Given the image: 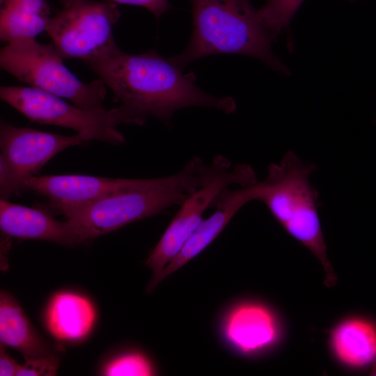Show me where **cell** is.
I'll list each match as a JSON object with an SVG mask.
<instances>
[{
	"instance_id": "obj_14",
	"label": "cell",
	"mask_w": 376,
	"mask_h": 376,
	"mask_svg": "<svg viewBox=\"0 0 376 376\" xmlns=\"http://www.w3.org/2000/svg\"><path fill=\"white\" fill-rule=\"evenodd\" d=\"M328 349L343 367L359 370L376 363V323L366 317H345L328 331Z\"/></svg>"
},
{
	"instance_id": "obj_6",
	"label": "cell",
	"mask_w": 376,
	"mask_h": 376,
	"mask_svg": "<svg viewBox=\"0 0 376 376\" xmlns=\"http://www.w3.org/2000/svg\"><path fill=\"white\" fill-rule=\"evenodd\" d=\"M0 97L31 122L72 129L84 141L119 145L125 140L117 129L121 123L127 124L120 106L111 109H81L32 86H1Z\"/></svg>"
},
{
	"instance_id": "obj_5",
	"label": "cell",
	"mask_w": 376,
	"mask_h": 376,
	"mask_svg": "<svg viewBox=\"0 0 376 376\" xmlns=\"http://www.w3.org/2000/svg\"><path fill=\"white\" fill-rule=\"evenodd\" d=\"M53 44L34 40L9 43L0 52V66L31 86L68 99L81 109L103 107L107 86L97 79L85 83L64 65Z\"/></svg>"
},
{
	"instance_id": "obj_2",
	"label": "cell",
	"mask_w": 376,
	"mask_h": 376,
	"mask_svg": "<svg viewBox=\"0 0 376 376\" xmlns=\"http://www.w3.org/2000/svg\"><path fill=\"white\" fill-rule=\"evenodd\" d=\"M228 166L227 159L221 155L216 156L210 164L195 157L174 175L152 178L143 187L56 212L65 217L82 243L171 207L180 206Z\"/></svg>"
},
{
	"instance_id": "obj_22",
	"label": "cell",
	"mask_w": 376,
	"mask_h": 376,
	"mask_svg": "<svg viewBox=\"0 0 376 376\" xmlns=\"http://www.w3.org/2000/svg\"><path fill=\"white\" fill-rule=\"evenodd\" d=\"M0 345V375H16L20 365L6 351V346Z\"/></svg>"
},
{
	"instance_id": "obj_3",
	"label": "cell",
	"mask_w": 376,
	"mask_h": 376,
	"mask_svg": "<svg viewBox=\"0 0 376 376\" xmlns=\"http://www.w3.org/2000/svg\"><path fill=\"white\" fill-rule=\"evenodd\" d=\"M192 34L189 45L173 57L183 68L203 57L239 54L256 57L274 69H285L271 49V33L250 0H189Z\"/></svg>"
},
{
	"instance_id": "obj_8",
	"label": "cell",
	"mask_w": 376,
	"mask_h": 376,
	"mask_svg": "<svg viewBox=\"0 0 376 376\" xmlns=\"http://www.w3.org/2000/svg\"><path fill=\"white\" fill-rule=\"evenodd\" d=\"M120 16L116 3L81 0L52 16L45 31L63 59L84 61L114 40Z\"/></svg>"
},
{
	"instance_id": "obj_12",
	"label": "cell",
	"mask_w": 376,
	"mask_h": 376,
	"mask_svg": "<svg viewBox=\"0 0 376 376\" xmlns=\"http://www.w3.org/2000/svg\"><path fill=\"white\" fill-rule=\"evenodd\" d=\"M257 182L240 187L237 189L227 188L218 196L212 205L215 207L214 213L203 220L178 255L164 269L156 281V286L200 254L215 240L242 207L257 200Z\"/></svg>"
},
{
	"instance_id": "obj_4",
	"label": "cell",
	"mask_w": 376,
	"mask_h": 376,
	"mask_svg": "<svg viewBox=\"0 0 376 376\" xmlns=\"http://www.w3.org/2000/svg\"><path fill=\"white\" fill-rule=\"evenodd\" d=\"M315 165L302 162L288 151L280 163L268 167L267 178L257 182V200L293 238L306 246L320 262L324 283L332 287L337 277L329 262L318 214V194L310 177Z\"/></svg>"
},
{
	"instance_id": "obj_23",
	"label": "cell",
	"mask_w": 376,
	"mask_h": 376,
	"mask_svg": "<svg viewBox=\"0 0 376 376\" xmlns=\"http://www.w3.org/2000/svg\"><path fill=\"white\" fill-rule=\"evenodd\" d=\"M79 1L81 0H58L60 4L62 5L63 8L70 6Z\"/></svg>"
},
{
	"instance_id": "obj_9",
	"label": "cell",
	"mask_w": 376,
	"mask_h": 376,
	"mask_svg": "<svg viewBox=\"0 0 376 376\" xmlns=\"http://www.w3.org/2000/svg\"><path fill=\"white\" fill-rule=\"evenodd\" d=\"M256 182L255 171L250 166H230L187 198L145 262L152 272L148 290L156 287V281L162 272L178 255L203 221L205 210L212 207L223 191L232 185L246 187Z\"/></svg>"
},
{
	"instance_id": "obj_16",
	"label": "cell",
	"mask_w": 376,
	"mask_h": 376,
	"mask_svg": "<svg viewBox=\"0 0 376 376\" xmlns=\"http://www.w3.org/2000/svg\"><path fill=\"white\" fill-rule=\"evenodd\" d=\"M0 342L19 352L25 360L55 354L38 333L24 310L9 292H0Z\"/></svg>"
},
{
	"instance_id": "obj_19",
	"label": "cell",
	"mask_w": 376,
	"mask_h": 376,
	"mask_svg": "<svg viewBox=\"0 0 376 376\" xmlns=\"http://www.w3.org/2000/svg\"><path fill=\"white\" fill-rule=\"evenodd\" d=\"M304 0H267L265 6L258 10V17L272 33L286 27Z\"/></svg>"
},
{
	"instance_id": "obj_15",
	"label": "cell",
	"mask_w": 376,
	"mask_h": 376,
	"mask_svg": "<svg viewBox=\"0 0 376 376\" xmlns=\"http://www.w3.org/2000/svg\"><path fill=\"white\" fill-rule=\"evenodd\" d=\"M96 319L95 308L85 296L60 291L49 299L45 314L46 327L58 340L77 342L91 331Z\"/></svg>"
},
{
	"instance_id": "obj_7",
	"label": "cell",
	"mask_w": 376,
	"mask_h": 376,
	"mask_svg": "<svg viewBox=\"0 0 376 376\" xmlns=\"http://www.w3.org/2000/svg\"><path fill=\"white\" fill-rule=\"evenodd\" d=\"M83 142L78 134L60 135L1 120V199L8 201L24 191L23 182L34 176L57 153Z\"/></svg>"
},
{
	"instance_id": "obj_18",
	"label": "cell",
	"mask_w": 376,
	"mask_h": 376,
	"mask_svg": "<svg viewBox=\"0 0 376 376\" xmlns=\"http://www.w3.org/2000/svg\"><path fill=\"white\" fill-rule=\"evenodd\" d=\"M102 373L108 376H150L155 371L152 363L144 354L129 352L108 361Z\"/></svg>"
},
{
	"instance_id": "obj_21",
	"label": "cell",
	"mask_w": 376,
	"mask_h": 376,
	"mask_svg": "<svg viewBox=\"0 0 376 376\" xmlns=\"http://www.w3.org/2000/svg\"><path fill=\"white\" fill-rule=\"evenodd\" d=\"M113 3L134 5L148 10L156 18H159L171 8L168 0H105Z\"/></svg>"
},
{
	"instance_id": "obj_13",
	"label": "cell",
	"mask_w": 376,
	"mask_h": 376,
	"mask_svg": "<svg viewBox=\"0 0 376 376\" xmlns=\"http://www.w3.org/2000/svg\"><path fill=\"white\" fill-rule=\"evenodd\" d=\"M0 228L9 237L40 240L72 246L80 240L70 224L55 219L47 211L0 201Z\"/></svg>"
},
{
	"instance_id": "obj_20",
	"label": "cell",
	"mask_w": 376,
	"mask_h": 376,
	"mask_svg": "<svg viewBox=\"0 0 376 376\" xmlns=\"http://www.w3.org/2000/svg\"><path fill=\"white\" fill-rule=\"evenodd\" d=\"M59 359L55 353L26 360L20 365L17 376H52L55 375L58 368Z\"/></svg>"
},
{
	"instance_id": "obj_1",
	"label": "cell",
	"mask_w": 376,
	"mask_h": 376,
	"mask_svg": "<svg viewBox=\"0 0 376 376\" xmlns=\"http://www.w3.org/2000/svg\"><path fill=\"white\" fill-rule=\"evenodd\" d=\"M84 62L120 103L128 124L141 125L152 116L169 125L175 111L187 107H210L226 113L236 109L232 97L205 92L196 85L194 73H184L173 57L155 50L130 54L113 40Z\"/></svg>"
},
{
	"instance_id": "obj_10",
	"label": "cell",
	"mask_w": 376,
	"mask_h": 376,
	"mask_svg": "<svg viewBox=\"0 0 376 376\" xmlns=\"http://www.w3.org/2000/svg\"><path fill=\"white\" fill-rule=\"evenodd\" d=\"M221 332L226 343L239 354L256 356L276 347L283 340L284 328L270 306L246 300L229 309L222 322Z\"/></svg>"
},
{
	"instance_id": "obj_17",
	"label": "cell",
	"mask_w": 376,
	"mask_h": 376,
	"mask_svg": "<svg viewBox=\"0 0 376 376\" xmlns=\"http://www.w3.org/2000/svg\"><path fill=\"white\" fill-rule=\"evenodd\" d=\"M52 17L45 0H1V40L9 44L34 40Z\"/></svg>"
},
{
	"instance_id": "obj_11",
	"label": "cell",
	"mask_w": 376,
	"mask_h": 376,
	"mask_svg": "<svg viewBox=\"0 0 376 376\" xmlns=\"http://www.w3.org/2000/svg\"><path fill=\"white\" fill-rule=\"evenodd\" d=\"M152 178L124 179L88 175L66 174L32 176L23 182L29 190L49 199V206L56 211L87 204L120 192L148 185Z\"/></svg>"
}]
</instances>
